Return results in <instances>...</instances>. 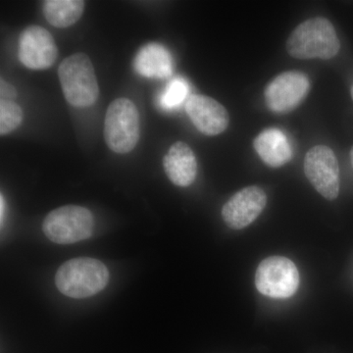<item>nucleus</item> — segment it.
<instances>
[{"mask_svg": "<svg viewBox=\"0 0 353 353\" xmlns=\"http://www.w3.org/2000/svg\"><path fill=\"white\" fill-rule=\"evenodd\" d=\"M85 9L82 0H46L43 2V15L55 28H68L81 19Z\"/></svg>", "mask_w": 353, "mask_h": 353, "instance_id": "2eb2a0df", "label": "nucleus"}, {"mask_svg": "<svg viewBox=\"0 0 353 353\" xmlns=\"http://www.w3.org/2000/svg\"><path fill=\"white\" fill-rule=\"evenodd\" d=\"M188 92V83L182 79H176L167 85L166 90L162 94L161 105L166 109L175 108L185 101Z\"/></svg>", "mask_w": 353, "mask_h": 353, "instance_id": "f3484780", "label": "nucleus"}, {"mask_svg": "<svg viewBox=\"0 0 353 353\" xmlns=\"http://www.w3.org/2000/svg\"><path fill=\"white\" fill-rule=\"evenodd\" d=\"M341 50L333 24L326 18L316 17L304 21L290 34L287 50L297 59L329 60Z\"/></svg>", "mask_w": 353, "mask_h": 353, "instance_id": "f257e3e1", "label": "nucleus"}, {"mask_svg": "<svg viewBox=\"0 0 353 353\" xmlns=\"http://www.w3.org/2000/svg\"><path fill=\"white\" fill-rule=\"evenodd\" d=\"M104 139L112 152H131L139 139V114L134 102L120 97L109 104L104 122Z\"/></svg>", "mask_w": 353, "mask_h": 353, "instance_id": "20e7f679", "label": "nucleus"}, {"mask_svg": "<svg viewBox=\"0 0 353 353\" xmlns=\"http://www.w3.org/2000/svg\"><path fill=\"white\" fill-rule=\"evenodd\" d=\"M299 273L296 264L283 256H271L259 264L255 285L260 294L272 299H289L296 294Z\"/></svg>", "mask_w": 353, "mask_h": 353, "instance_id": "423d86ee", "label": "nucleus"}, {"mask_svg": "<svg viewBox=\"0 0 353 353\" xmlns=\"http://www.w3.org/2000/svg\"><path fill=\"white\" fill-rule=\"evenodd\" d=\"M60 85L65 99L75 108L94 105L99 99V87L94 65L82 52L65 58L58 68Z\"/></svg>", "mask_w": 353, "mask_h": 353, "instance_id": "7ed1b4c3", "label": "nucleus"}, {"mask_svg": "<svg viewBox=\"0 0 353 353\" xmlns=\"http://www.w3.org/2000/svg\"><path fill=\"white\" fill-rule=\"evenodd\" d=\"M310 87V80L303 72H284L265 88V103L272 112H290L305 99Z\"/></svg>", "mask_w": 353, "mask_h": 353, "instance_id": "6e6552de", "label": "nucleus"}, {"mask_svg": "<svg viewBox=\"0 0 353 353\" xmlns=\"http://www.w3.org/2000/svg\"><path fill=\"white\" fill-rule=\"evenodd\" d=\"M134 68L145 78H168L173 72L170 52L159 43H148L137 54Z\"/></svg>", "mask_w": 353, "mask_h": 353, "instance_id": "4468645a", "label": "nucleus"}, {"mask_svg": "<svg viewBox=\"0 0 353 353\" xmlns=\"http://www.w3.org/2000/svg\"><path fill=\"white\" fill-rule=\"evenodd\" d=\"M23 122V111L13 101H0V134H10Z\"/></svg>", "mask_w": 353, "mask_h": 353, "instance_id": "dca6fc26", "label": "nucleus"}, {"mask_svg": "<svg viewBox=\"0 0 353 353\" xmlns=\"http://www.w3.org/2000/svg\"><path fill=\"white\" fill-rule=\"evenodd\" d=\"M94 229V218L88 209L66 205L46 215L43 231L48 240L58 245H72L87 240Z\"/></svg>", "mask_w": 353, "mask_h": 353, "instance_id": "39448f33", "label": "nucleus"}, {"mask_svg": "<svg viewBox=\"0 0 353 353\" xmlns=\"http://www.w3.org/2000/svg\"><path fill=\"white\" fill-rule=\"evenodd\" d=\"M108 267L90 257H79L65 262L55 275L57 289L72 299H85L101 292L108 284Z\"/></svg>", "mask_w": 353, "mask_h": 353, "instance_id": "f03ea898", "label": "nucleus"}, {"mask_svg": "<svg viewBox=\"0 0 353 353\" xmlns=\"http://www.w3.org/2000/svg\"><path fill=\"white\" fill-rule=\"evenodd\" d=\"M304 173L309 182L328 201L340 194V166L336 154L329 146L315 145L304 158Z\"/></svg>", "mask_w": 353, "mask_h": 353, "instance_id": "0eeeda50", "label": "nucleus"}, {"mask_svg": "<svg viewBox=\"0 0 353 353\" xmlns=\"http://www.w3.org/2000/svg\"><path fill=\"white\" fill-rule=\"evenodd\" d=\"M165 173L178 187H190L196 180L197 162L196 155L187 143L178 141L169 148L163 158Z\"/></svg>", "mask_w": 353, "mask_h": 353, "instance_id": "f8f14e48", "label": "nucleus"}, {"mask_svg": "<svg viewBox=\"0 0 353 353\" xmlns=\"http://www.w3.org/2000/svg\"><path fill=\"white\" fill-rule=\"evenodd\" d=\"M350 94H352V101H353V85L352 87V90H350Z\"/></svg>", "mask_w": 353, "mask_h": 353, "instance_id": "aec40b11", "label": "nucleus"}, {"mask_svg": "<svg viewBox=\"0 0 353 353\" xmlns=\"http://www.w3.org/2000/svg\"><path fill=\"white\" fill-rule=\"evenodd\" d=\"M21 63L31 70L50 68L58 57V48L50 32L41 26H29L19 38Z\"/></svg>", "mask_w": 353, "mask_h": 353, "instance_id": "1a4fd4ad", "label": "nucleus"}, {"mask_svg": "<svg viewBox=\"0 0 353 353\" xmlns=\"http://www.w3.org/2000/svg\"><path fill=\"white\" fill-rule=\"evenodd\" d=\"M0 97L3 101H13L17 97V92L12 85L2 80L0 83Z\"/></svg>", "mask_w": 353, "mask_h": 353, "instance_id": "a211bd4d", "label": "nucleus"}, {"mask_svg": "<svg viewBox=\"0 0 353 353\" xmlns=\"http://www.w3.org/2000/svg\"><path fill=\"white\" fill-rule=\"evenodd\" d=\"M267 203V196L261 188L246 187L234 194L224 204L222 218L228 227L241 230L250 226L261 214Z\"/></svg>", "mask_w": 353, "mask_h": 353, "instance_id": "9d476101", "label": "nucleus"}, {"mask_svg": "<svg viewBox=\"0 0 353 353\" xmlns=\"http://www.w3.org/2000/svg\"><path fill=\"white\" fill-rule=\"evenodd\" d=\"M253 148L265 164L272 168L284 166L292 157L287 136L278 129H266L253 141Z\"/></svg>", "mask_w": 353, "mask_h": 353, "instance_id": "ddd939ff", "label": "nucleus"}, {"mask_svg": "<svg viewBox=\"0 0 353 353\" xmlns=\"http://www.w3.org/2000/svg\"><path fill=\"white\" fill-rule=\"evenodd\" d=\"M185 111L192 124L206 136H217L226 131L230 123L227 109L212 97L190 95L185 102Z\"/></svg>", "mask_w": 353, "mask_h": 353, "instance_id": "9b49d317", "label": "nucleus"}, {"mask_svg": "<svg viewBox=\"0 0 353 353\" xmlns=\"http://www.w3.org/2000/svg\"><path fill=\"white\" fill-rule=\"evenodd\" d=\"M350 161H352V164L353 166V146L352 150H350Z\"/></svg>", "mask_w": 353, "mask_h": 353, "instance_id": "6ab92c4d", "label": "nucleus"}]
</instances>
